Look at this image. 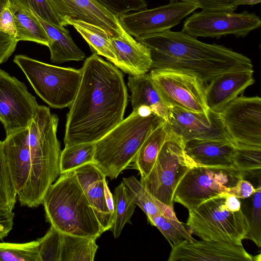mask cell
I'll use <instances>...</instances> for the list:
<instances>
[{
    "label": "cell",
    "instance_id": "obj_1",
    "mask_svg": "<svg viewBox=\"0 0 261 261\" xmlns=\"http://www.w3.org/2000/svg\"><path fill=\"white\" fill-rule=\"evenodd\" d=\"M67 115L65 145L94 143L123 119L128 93L122 72L96 54L87 58Z\"/></svg>",
    "mask_w": 261,
    "mask_h": 261
},
{
    "label": "cell",
    "instance_id": "obj_2",
    "mask_svg": "<svg viewBox=\"0 0 261 261\" xmlns=\"http://www.w3.org/2000/svg\"><path fill=\"white\" fill-rule=\"evenodd\" d=\"M136 40L149 50L150 70L184 73L204 84L224 73L253 69L245 55L222 45L202 42L182 31L169 30Z\"/></svg>",
    "mask_w": 261,
    "mask_h": 261
},
{
    "label": "cell",
    "instance_id": "obj_3",
    "mask_svg": "<svg viewBox=\"0 0 261 261\" xmlns=\"http://www.w3.org/2000/svg\"><path fill=\"white\" fill-rule=\"evenodd\" d=\"M58 117L38 105L28 127L27 140L31 162L30 176L20 204L30 208L42 204L50 186L60 175V144L57 137Z\"/></svg>",
    "mask_w": 261,
    "mask_h": 261
},
{
    "label": "cell",
    "instance_id": "obj_4",
    "mask_svg": "<svg viewBox=\"0 0 261 261\" xmlns=\"http://www.w3.org/2000/svg\"><path fill=\"white\" fill-rule=\"evenodd\" d=\"M42 204L46 221L62 233L97 239L105 232L74 171L60 175Z\"/></svg>",
    "mask_w": 261,
    "mask_h": 261
},
{
    "label": "cell",
    "instance_id": "obj_5",
    "mask_svg": "<svg viewBox=\"0 0 261 261\" xmlns=\"http://www.w3.org/2000/svg\"><path fill=\"white\" fill-rule=\"evenodd\" d=\"M165 123L162 117L146 107L133 110L94 143L93 163L111 179L117 178L133 162L149 135Z\"/></svg>",
    "mask_w": 261,
    "mask_h": 261
},
{
    "label": "cell",
    "instance_id": "obj_6",
    "mask_svg": "<svg viewBox=\"0 0 261 261\" xmlns=\"http://www.w3.org/2000/svg\"><path fill=\"white\" fill-rule=\"evenodd\" d=\"M14 62L22 70L36 93L50 107H69L82 79L80 69L57 66L24 55H16Z\"/></svg>",
    "mask_w": 261,
    "mask_h": 261
},
{
    "label": "cell",
    "instance_id": "obj_7",
    "mask_svg": "<svg viewBox=\"0 0 261 261\" xmlns=\"http://www.w3.org/2000/svg\"><path fill=\"white\" fill-rule=\"evenodd\" d=\"M225 193L189 210L186 225L191 233L202 240L242 245L249 225L241 210L231 212L226 208Z\"/></svg>",
    "mask_w": 261,
    "mask_h": 261
},
{
    "label": "cell",
    "instance_id": "obj_8",
    "mask_svg": "<svg viewBox=\"0 0 261 261\" xmlns=\"http://www.w3.org/2000/svg\"><path fill=\"white\" fill-rule=\"evenodd\" d=\"M197 165L186 154L182 141L168 132L152 168L140 181L158 201L173 206L177 185L185 174Z\"/></svg>",
    "mask_w": 261,
    "mask_h": 261
},
{
    "label": "cell",
    "instance_id": "obj_9",
    "mask_svg": "<svg viewBox=\"0 0 261 261\" xmlns=\"http://www.w3.org/2000/svg\"><path fill=\"white\" fill-rule=\"evenodd\" d=\"M243 173L233 166L197 165L183 176L174 192L173 202L189 211L222 193H227L241 179Z\"/></svg>",
    "mask_w": 261,
    "mask_h": 261
},
{
    "label": "cell",
    "instance_id": "obj_10",
    "mask_svg": "<svg viewBox=\"0 0 261 261\" xmlns=\"http://www.w3.org/2000/svg\"><path fill=\"white\" fill-rule=\"evenodd\" d=\"M261 20L254 13L227 11H205L193 13L184 22L182 31L197 38L219 39L228 35L245 37L260 28Z\"/></svg>",
    "mask_w": 261,
    "mask_h": 261
},
{
    "label": "cell",
    "instance_id": "obj_11",
    "mask_svg": "<svg viewBox=\"0 0 261 261\" xmlns=\"http://www.w3.org/2000/svg\"><path fill=\"white\" fill-rule=\"evenodd\" d=\"M154 86L168 107L195 112L208 111L205 101L204 83L194 76L168 70H151Z\"/></svg>",
    "mask_w": 261,
    "mask_h": 261
},
{
    "label": "cell",
    "instance_id": "obj_12",
    "mask_svg": "<svg viewBox=\"0 0 261 261\" xmlns=\"http://www.w3.org/2000/svg\"><path fill=\"white\" fill-rule=\"evenodd\" d=\"M38 106L24 83L0 69V121L6 136L28 128Z\"/></svg>",
    "mask_w": 261,
    "mask_h": 261
},
{
    "label": "cell",
    "instance_id": "obj_13",
    "mask_svg": "<svg viewBox=\"0 0 261 261\" xmlns=\"http://www.w3.org/2000/svg\"><path fill=\"white\" fill-rule=\"evenodd\" d=\"M219 114L226 130L236 145L261 147L259 97H238Z\"/></svg>",
    "mask_w": 261,
    "mask_h": 261
},
{
    "label": "cell",
    "instance_id": "obj_14",
    "mask_svg": "<svg viewBox=\"0 0 261 261\" xmlns=\"http://www.w3.org/2000/svg\"><path fill=\"white\" fill-rule=\"evenodd\" d=\"M198 8L188 3L170 2L156 8L123 14L119 19L122 28L138 39L170 30Z\"/></svg>",
    "mask_w": 261,
    "mask_h": 261
},
{
    "label": "cell",
    "instance_id": "obj_15",
    "mask_svg": "<svg viewBox=\"0 0 261 261\" xmlns=\"http://www.w3.org/2000/svg\"><path fill=\"white\" fill-rule=\"evenodd\" d=\"M167 109L168 121L165 123V126L169 133L183 142L191 140L233 142L224 127L219 113L209 109L206 112H195L177 107H168Z\"/></svg>",
    "mask_w": 261,
    "mask_h": 261
},
{
    "label": "cell",
    "instance_id": "obj_16",
    "mask_svg": "<svg viewBox=\"0 0 261 261\" xmlns=\"http://www.w3.org/2000/svg\"><path fill=\"white\" fill-rule=\"evenodd\" d=\"M63 27L68 19L86 22L106 30L116 37L124 29L119 17L93 0H46Z\"/></svg>",
    "mask_w": 261,
    "mask_h": 261
},
{
    "label": "cell",
    "instance_id": "obj_17",
    "mask_svg": "<svg viewBox=\"0 0 261 261\" xmlns=\"http://www.w3.org/2000/svg\"><path fill=\"white\" fill-rule=\"evenodd\" d=\"M185 240L172 248L168 261H255L242 245L219 241Z\"/></svg>",
    "mask_w": 261,
    "mask_h": 261
},
{
    "label": "cell",
    "instance_id": "obj_18",
    "mask_svg": "<svg viewBox=\"0 0 261 261\" xmlns=\"http://www.w3.org/2000/svg\"><path fill=\"white\" fill-rule=\"evenodd\" d=\"M28 133V127L6 136L3 141L4 155L20 204L25 196L31 170Z\"/></svg>",
    "mask_w": 261,
    "mask_h": 261
},
{
    "label": "cell",
    "instance_id": "obj_19",
    "mask_svg": "<svg viewBox=\"0 0 261 261\" xmlns=\"http://www.w3.org/2000/svg\"><path fill=\"white\" fill-rule=\"evenodd\" d=\"M254 83L253 70L230 71L218 75L205 89L208 109L220 113L232 100Z\"/></svg>",
    "mask_w": 261,
    "mask_h": 261
},
{
    "label": "cell",
    "instance_id": "obj_20",
    "mask_svg": "<svg viewBox=\"0 0 261 261\" xmlns=\"http://www.w3.org/2000/svg\"><path fill=\"white\" fill-rule=\"evenodd\" d=\"M74 172L104 231L110 230L114 214L110 210L106 200V174L94 163L83 165Z\"/></svg>",
    "mask_w": 261,
    "mask_h": 261
},
{
    "label": "cell",
    "instance_id": "obj_21",
    "mask_svg": "<svg viewBox=\"0 0 261 261\" xmlns=\"http://www.w3.org/2000/svg\"><path fill=\"white\" fill-rule=\"evenodd\" d=\"M110 40L117 57L115 66L133 76L147 73L150 70L149 49L124 30L119 36L110 37Z\"/></svg>",
    "mask_w": 261,
    "mask_h": 261
},
{
    "label": "cell",
    "instance_id": "obj_22",
    "mask_svg": "<svg viewBox=\"0 0 261 261\" xmlns=\"http://www.w3.org/2000/svg\"><path fill=\"white\" fill-rule=\"evenodd\" d=\"M186 154L197 165L234 167L236 145L217 140H191L184 142Z\"/></svg>",
    "mask_w": 261,
    "mask_h": 261
},
{
    "label": "cell",
    "instance_id": "obj_23",
    "mask_svg": "<svg viewBox=\"0 0 261 261\" xmlns=\"http://www.w3.org/2000/svg\"><path fill=\"white\" fill-rule=\"evenodd\" d=\"M127 85L131 93L130 101L133 110L146 107L167 122V107L154 86L149 74L129 76Z\"/></svg>",
    "mask_w": 261,
    "mask_h": 261
},
{
    "label": "cell",
    "instance_id": "obj_24",
    "mask_svg": "<svg viewBox=\"0 0 261 261\" xmlns=\"http://www.w3.org/2000/svg\"><path fill=\"white\" fill-rule=\"evenodd\" d=\"M29 9L36 17L48 36V47L52 62L60 64L70 61L84 60L85 54L75 44L67 29L62 30L53 25L40 18L32 9Z\"/></svg>",
    "mask_w": 261,
    "mask_h": 261
},
{
    "label": "cell",
    "instance_id": "obj_25",
    "mask_svg": "<svg viewBox=\"0 0 261 261\" xmlns=\"http://www.w3.org/2000/svg\"><path fill=\"white\" fill-rule=\"evenodd\" d=\"M122 182L136 205H138L149 219L156 215H163L177 219L173 206H168L156 199L135 176L123 178Z\"/></svg>",
    "mask_w": 261,
    "mask_h": 261
},
{
    "label": "cell",
    "instance_id": "obj_26",
    "mask_svg": "<svg viewBox=\"0 0 261 261\" xmlns=\"http://www.w3.org/2000/svg\"><path fill=\"white\" fill-rule=\"evenodd\" d=\"M67 24L75 29L95 54L105 57L114 64L116 63L117 57L110 40L111 35L106 30L82 21L68 19Z\"/></svg>",
    "mask_w": 261,
    "mask_h": 261
},
{
    "label": "cell",
    "instance_id": "obj_27",
    "mask_svg": "<svg viewBox=\"0 0 261 261\" xmlns=\"http://www.w3.org/2000/svg\"><path fill=\"white\" fill-rule=\"evenodd\" d=\"M168 136V132L164 123L154 130L141 146L133 161L141 179L146 177L150 172Z\"/></svg>",
    "mask_w": 261,
    "mask_h": 261
},
{
    "label": "cell",
    "instance_id": "obj_28",
    "mask_svg": "<svg viewBox=\"0 0 261 261\" xmlns=\"http://www.w3.org/2000/svg\"><path fill=\"white\" fill-rule=\"evenodd\" d=\"M10 6L14 16L16 29V40L18 42L32 41L48 46V36L31 10L11 5Z\"/></svg>",
    "mask_w": 261,
    "mask_h": 261
},
{
    "label": "cell",
    "instance_id": "obj_29",
    "mask_svg": "<svg viewBox=\"0 0 261 261\" xmlns=\"http://www.w3.org/2000/svg\"><path fill=\"white\" fill-rule=\"evenodd\" d=\"M96 240L62 233L60 261H93L98 249Z\"/></svg>",
    "mask_w": 261,
    "mask_h": 261
},
{
    "label": "cell",
    "instance_id": "obj_30",
    "mask_svg": "<svg viewBox=\"0 0 261 261\" xmlns=\"http://www.w3.org/2000/svg\"><path fill=\"white\" fill-rule=\"evenodd\" d=\"M114 220L110 228L115 238H118L133 216L136 205L132 200L127 190L122 181L114 190Z\"/></svg>",
    "mask_w": 261,
    "mask_h": 261
},
{
    "label": "cell",
    "instance_id": "obj_31",
    "mask_svg": "<svg viewBox=\"0 0 261 261\" xmlns=\"http://www.w3.org/2000/svg\"><path fill=\"white\" fill-rule=\"evenodd\" d=\"M94 150V143H92L65 145L60 157V174L93 163Z\"/></svg>",
    "mask_w": 261,
    "mask_h": 261
},
{
    "label": "cell",
    "instance_id": "obj_32",
    "mask_svg": "<svg viewBox=\"0 0 261 261\" xmlns=\"http://www.w3.org/2000/svg\"><path fill=\"white\" fill-rule=\"evenodd\" d=\"M241 211L248 222L249 231L245 239L253 241L261 246V187L258 186L256 192L250 197L240 199Z\"/></svg>",
    "mask_w": 261,
    "mask_h": 261
},
{
    "label": "cell",
    "instance_id": "obj_33",
    "mask_svg": "<svg viewBox=\"0 0 261 261\" xmlns=\"http://www.w3.org/2000/svg\"><path fill=\"white\" fill-rule=\"evenodd\" d=\"M148 222L156 227L169 242L171 247L185 240L194 241L190 230L178 219H173L163 215H156L148 219Z\"/></svg>",
    "mask_w": 261,
    "mask_h": 261
},
{
    "label": "cell",
    "instance_id": "obj_34",
    "mask_svg": "<svg viewBox=\"0 0 261 261\" xmlns=\"http://www.w3.org/2000/svg\"><path fill=\"white\" fill-rule=\"evenodd\" d=\"M0 261H41L38 241L21 244L0 243Z\"/></svg>",
    "mask_w": 261,
    "mask_h": 261
},
{
    "label": "cell",
    "instance_id": "obj_35",
    "mask_svg": "<svg viewBox=\"0 0 261 261\" xmlns=\"http://www.w3.org/2000/svg\"><path fill=\"white\" fill-rule=\"evenodd\" d=\"M17 195L0 140V207L13 211Z\"/></svg>",
    "mask_w": 261,
    "mask_h": 261
},
{
    "label": "cell",
    "instance_id": "obj_36",
    "mask_svg": "<svg viewBox=\"0 0 261 261\" xmlns=\"http://www.w3.org/2000/svg\"><path fill=\"white\" fill-rule=\"evenodd\" d=\"M234 167L244 176L260 171L261 147L236 145L233 156Z\"/></svg>",
    "mask_w": 261,
    "mask_h": 261
},
{
    "label": "cell",
    "instance_id": "obj_37",
    "mask_svg": "<svg viewBox=\"0 0 261 261\" xmlns=\"http://www.w3.org/2000/svg\"><path fill=\"white\" fill-rule=\"evenodd\" d=\"M62 233L50 225L46 234L37 240L41 261H60Z\"/></svg>",
    "mask_w": 261,
    "mask_h": 261
},
{
    "label": "cell",
    "instance_id": "obj_38",
    "mask_svg": "<svg viewBox=\"0 0 261 261\" xmlns=\"http://www.w3.org/2000/svg\"><path fill=\"white\" fill-rule=\"evenodd\" d=\"M10 5L21 9H32L42 19L62 30L63 27L46 0H8Z\"/></svg>",
    "mask_w": 261,
    "mask_h": 261
},
{
    "label": "cell",
    "instance_id": "obj_39",
    "mask_svg": "<svg viewBox=\"0 0 261 261\" xmlns=\"http://www.w3.org/2000/svg\"><path fill=\"white\" fill-rule=\"evenodd\" d=\"M117 17L131 11L146 9L145 0H93Z\"/></svg>",
    "mask_w": 261,
    "mask_h": 261
},
{
    "label": "cell",
    "instance_id": "obj_40",
    "mask_svg": "<svg viewBox=\"0 0 261 261\" xmlns=\"http://www.w3.org/2000/svg\"><path fill=\"white\" fill-rule=\"evenodd\" d=\"M169 2H182L195 5L202 10L234 11L239 0H168Z\"/></svg>",
    "mask_w": 261,
    "mask_h": 261
},
{
    "label": "cell",
    "instance_id": "obj_41",
    "mask_svg": "<svg viewBox=\"0 0 261 261\" xmlns=\"http://www.w3.org/2000/svg\"><path fill=\"white\" fill-rule=\"evenodd\" d=\"M0 32L14 38L16 35L14 18L9 3L0 11Z\"/></svg>",
    "mask_w": 261,
    "mask_h": 261
},
{
    "label": "cell",
    "instance_id": "obj_42",
    "mask_svg": "<svg viewBox=\"0 0 261 261\" xmlns=\"http://www.w3.org/2000/svg\"><path fill=\"white\" fill-rule=\"evenodd\" d=\"M3 7L0 6V11ZM17 43L14 37L0 32V65L8 60L12 55Z\"/></svg>",
    "mask_w": 261,
    "mask_h": 261
},
{
    "label": "cell",
    "instance_id": "obj_43",
    "mask_svg": "<svg viewBox=\"0 0 261 261\" xmlns=\"http://www.w3.org/2000/svg\"><path fill=\"white\" fill-rule=\"evenodd\" d=\"M257 188H255L250 181L242 179L240 180L235 186L231 188L227 193L240 199H245L254 194Z\"/></svg>",
    "mask_w": 261,
    "mask_h": 261
},
{
    "label": "cell",
    "instance_id": "obj_44",
    "mask_svg": "<svg viewBox=\"0 0 261 261\" xmlns=\"http://www.w3.org/2000/svg\"><path fill=\"white\" fill-rule=\"evenodd\" d=\"M14 216L13 211L0 207V240L7 237L12 229Z\"/></svg>",
    "mask_w": 261,
    "mask_h": 261
},
{
    "label": "cell",
    "instance_id": "obj_45",
    "mask_svg": "<svg viewBox=\"0 0 261 261\" xmlns=\"http://www.w3.org/2000/svg\"><path fill=\"white\" fill-rule=\"evenodd\" d=\"M225 194V205L226 208L231 212L241 210V203L240 198L226 193Z\"/></svg>",
    "mask_w": 261,
    "mask_h": 261
},
{
    "label": "cell",
    "instance_id": "obj_46",
    "mask_svg": "<svg viewBox=\"0 0 261 261\" xmlns=\"http://www.w3.org/2000/svg\"><path fill=\"white\" fill-rule=\"evenodd\" d=\"M260 2L261 0H239L238 5H253L260 3Z\"/></svg>",
    "mask_w": 261,
    "mask_h": 261
},
{
    "label": "cell",
    "instance_id": "obj_47",
    "mask_svg": "<svg viewBox=\"0 0 261 261\" xmlns=\"http://www.w3.org/2000/svg\"><path fill=\"white\" fill-rule=\"evenodd\" d=\"M8 3V0H0V6H4Z\"/></svg>",
    "mask_w": 261,
    "mask_h": 261
}]
</instances>
